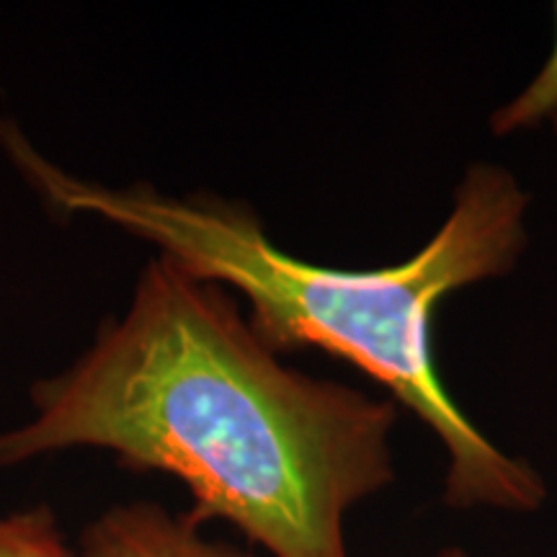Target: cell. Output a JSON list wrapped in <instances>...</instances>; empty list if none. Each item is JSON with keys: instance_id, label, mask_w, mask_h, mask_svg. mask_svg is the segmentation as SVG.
Here are the masks:
<instances>
[{"instance_id": "8992f818", "label": "cell", "mask_w": 557, "mask_h": 557, "mask_svg": "<svg viewBox=\"0 0 557 557\" xmlns=\"http://www.w3.org/2000/svg\"><path fill=\"white\" fill-rule=\"evenodd\" d=\"M434 557H470V555L465 553L462 547H444L442 553H436Z\"/></svg>"}, {"instance_id": "7a4b0ae2", "label": "cell", "mask_w": 557, "mask_h": 557, "mask_svg": "<svg viewBox=\"0 0 557 557\" xmlns=\"http://www.w3.org/2000/svg\"><path fill=\"white\" fill-rule=\"evenodd\" d=\"M0 143L54 209L107 220L197 278L248 299L250 329L274 354L323 348L385 385L447 451L449 508L532 513L545 504L540 472L465 416L444 387L434 354V318L444 297L508 276L527 250L529 191L504 165L472 163L465 171L451 212L418 253L395 267L359 271L287 253L240 201L171 197L148 184L101 186L41 156L11 122L0 124Z\"/></svg>"}, {"instance_id": "5b68a950", "label": "cell", "mask_w": 557, "mask_h": 557, "mask_svg": "<svg viewBox=\"0 0 557 557\" xmlns=\"http://www.w3.org/2000/svg\"><path fill=\"white\" fill-rule=\"evenodd\" d=\"M557 111V3H555V45L553 52L537 75L529 81L521 94L506 101L504 107L491 114V132L496 137L513 135L547 124Z\"/></svg>"}, {"instance_id": "277c9868", "label": "cell", "mask_w": 557, "mask_h": 557, "mask_svg": "<svg viewBox=\"0 0 557 557\" xmlns=\"http://www.w3.org/2000/svg\"><path fill=\"white\" fill-rule=\"evenodd\" d=\"M0 557H75L50 506L0 513Z\"/></svg>"}, {"instance_id": "52a82bcc", "label": "cell", "mask_w": 557, "mask_h": 557, "mask_svg": "<svg viewBox=\"0 0 557 557\" xmlns=\"http://www.w3.org/2000/svg\"><path fill=\"white\" fill-rule=\"evenodd\" d=\"M547 124H549V127L555 129V135H557V111H555V114H553V120H549Z\"/></svg>"}, {"instance_id": "6da1fadb", "label": "cell", "mask_w": 557, "mask_h": 557, "mask_svg": "<svg viewBox=\"0 0 557 557\" xmlns=\"http://www.w3.org/2000/svg\"><path fill=\"white\" fill-rule=\"evenodd\" d=\"M0 434V468L107 449L191 493L189 521H227L271 557H348L346 517L395 480L398 403L278 361L235 297L165 256L81 359L34 382Z\"/></svg>"}, {"instance_id": "3957f363", "label": "cell", "mask_w": 557, "mask_h": 557, "mask_svg": "<svg viewBox=\"0 0 557 557\" xmlns=\"http://www.w3.org/2000/svg\"><path fill=\"white\" fill-rule=\"evenodd\" d=\"M75 557H256L250 549L207 540L186 513L152 500L120 504L83 529Z\"/></svg>"}]
</instances>
